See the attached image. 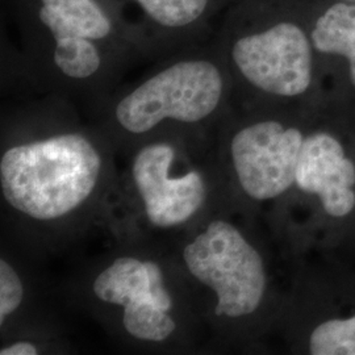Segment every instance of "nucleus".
<instances>
[{
  "mask_svg": "<svg viewBox=\"0 0 355 355\" xmlns=\"http://www.w3.org/2000/svg\"><path fill=\"white\" fill-rule=\"evenodd\" d=\"M91 293L104 306L119 309L120 325L135 341L165 343L177 336V293L165 267L153 257H114L92 279Z\"/></svg>",
  "mask_w": 355,
  "mask_h": 355,
  "instance_id": "obj_6",
  "label": "nucleus"
},
{
  "mask_svg": "<svg viewBox=\"0 0 355 355\" xmlns=\"http://www.w3.org/2000/svg\"><path fill=\"white\" fill-rule=\"evenodd\" d=\"M304 139L297 128L271 119L240 128L229 154L241 190L255 202L272 200L290 190Z\"/></svg>",
  "mask_w": 355,
  "mask_h": 355,
  "instance_id": "obj_8",
  "label": "nucleus"
},
{
  "mask_svg": "<svg viewBox=\"0 0 355 355\" xmlns=\"http://www.w3.org/2000/svg\"><path fill=\"white\" fill-rule=\"evenodd\" d=\"M26 299V286L17 270L6 258H0V327L20 309Z\"/></svg>",
  "mask_w": 355,
  "mask_h": 355,
  "instance_id": "obj_13",
  "label": "nucleus"
},
{
  "mask_svg": "<svg viewBox=\"0 0 355 355\" xmlns=\"http://www.w3.org/2000/svg\"><path fill=\"white\" fill-rule=\"evenodd\" d=\"M180 261L195 284L211 292L217 318H249L267 288L262 255L230 221L212 218L196 227L180 249Z\"/></svg>",
  "mask_w": 355,
  "mask_h": 355,
  "instance_id": "obj_4",
  "label": "nucleus"
},
{
  "mask_svg": "<svg viewBox=\"0 0 355 355\" xmlns=\"http://www.w3.org/2000/svg\"><path fill=\"white\" fill-rule=\"evenodd\" d=\"M144 16L141 32L148 42L196 36L216 10L217 0H133Z\"/></svg>",
  "mask_w": 355,
  "mask_h": 355,
  "instance_id": "obj_10",
  "label": "nucleus"
},
{
  "mask_svg": "<svg viewBox=\"0 0 355 355\" xmlns=\"http://www.w3.org/2000/svg\"><path fill=\"white\" fill-rule=\"evenodd\" d=\"M220 60L202 49L184 53L116 99L110 121L129 139L198 129L214 119L227 98Z\"/></svg>",
  "mask_w": 355,
  "mask_h": 355,
  "instance_id": "obj_3",
  "label": "nucleus"
},
{
  "mask_svg": "<svg viewBox=\"0 0 355 355\" xmlns=\"http://www.w3.org/2000/svg\"><path fill=\"white\" fill-rule=\"evenodd\" d=\"M108 159L89 130L62 128L8 144L0 157L7 207L31 224L54 227L101 196Z\"/></svg>",
  "mask_w": 355,
  "mask_h": 355,
  "instance_id": "obj_2",
  "label": "nucleus"
},
{
  "mask_svg": "<svg viewBox=\"0 0 355 355\" xmlns=\"http://www.w3.org/2000/svg\"><path fill=\"white\" fill-rule=\"evenodd\" d=\"M313 355H355V316L320 324L309 338Z\"/></svg>",
  "mask_w": 355,
  "mask_h": 355,
  "instance_id": "obj_12",
  "label": "nucleus"
},
{
  "mask_svg": "<svg viewBox=\"0 0 355 355\" xmlns=\"http://www.w3.org/2000/svg\"><path fill=\"white\" fill-rule=\"evenodd\" d=\"M16 23L35 66L66 87H91L149 48L114 0H13Z\"/></svg>",
  "mask_w": 355,
  "mask_h": 355,
  "instance_id": "obj_1",
  "label": "nucleus"
},
{
  "mask_svg": "<svg viewBox=\"0 0 355 355\" xmlns=\"http://www.w3.org/2000/svg\"><path fill=\"white\" fill-rule=\"evenodd\" d=\"M295 184L305 193L318 195L328 215L343 217L355 207V165L341 142L328 133L304 139Z\"/></svg>",
  "mask_w": 355,
  "mask_h": 355,
  "instance_id": "obj_9",
  "label": "nucleus"
},
{
  "mask_svg": "<svg viewBox=\"0 0 355 355\" xmlns=\"http://www.w3.org/2000/svg\"><path fill=\"white\" fill-rule=\"evenodd\" d=\"M350 1H353V3H354L355 0H350Z\"/></svg>",
  "mask_w": 355,
  "mask_h": 355,
  "instance_id": "obj_15",
  "label": "nucleus"
},
{
  "mask_svg": "<svg viewBox=\"0 0 355 355\" xmlns=\"http://www.w3.org/2000/svg\"><path fill=\"white\" fill-rule=\"evenodd\" d=\"M183 148L179 130H168L142 141L132 157L130 187L152 228H184L207 209V168L190 161Z\"/></svg>",
  "mask_w": 355,
  "mask_h": 355,
  "instance_id": "obj_5",
  "label": "nucleus"
},
{
  "mask_svg": "<svg viewBox=\"0 0 355 355\" xmlns=\"http://www.w3.org/2000/svg\"><path fill=\"white\" fill-rule=\"evenodd\" d=\"M316 51L343 55L349 61L355 86V3H336L322 13L311 32Z\"/></svg>",
  "mask_w": 355,
  "mask_h": 355,
  "instance_id": "obj_11",
  "label": "nucleus"
},
{
  "mask_svg": "<svg viewBox=\"0 0 355 355\" xmlns=\"http://www.w3.org/2000/svg\"><path fill=\"white\" fill-rule=\"evenodd\" d=\"M40 353L36 343L28 340H20L0 349V355H37Z\"/></svg>",
  "mask_w": 355,
  "mask_h": 355,
  "instance_id": "obj_14",
  "label": "nucleus"
},
{
  "mask_svg": "<svg viewBox=\"0 0 355 355\" xmlns=\"http://www.w3.org/2000/svg\"><path fill=\"white\" fill-rule=\"evenodd\" d=\"M225 38L227 57L242 79L277 98L303 95L312 82L311 37L290 19L234 31Z\"/></svg>",
  "mask_w": 355,
  "mask_h": 355,
  "instance_id": "obj_7",
  "label": "nucleus"
}]
</instances>
